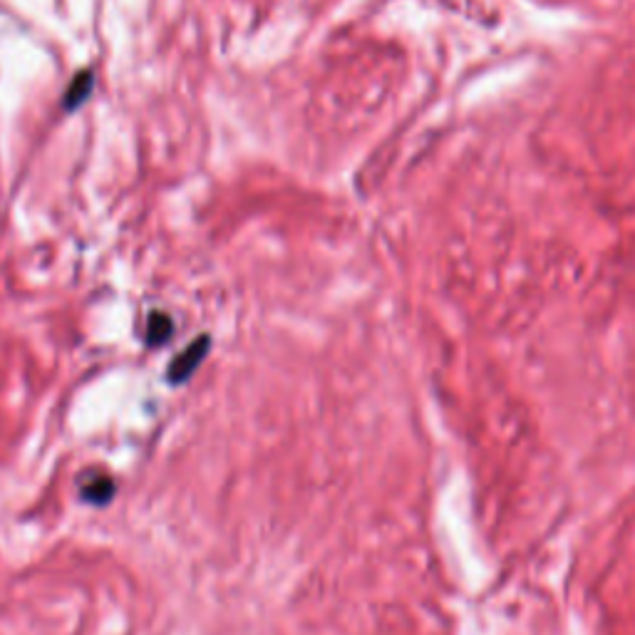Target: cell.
<instances>
[{
  "instance_id": "7a4b0ae2",
  "label": "cell",
  "mask_w": 635,
  "mask_h": 635,
  "mask_svg": "<svg viewBox=\"0 0 635 635\" xmlns=\"http://www.w3.org/2000/svg\"><path fill=\"white\" fill-rule=\"evenodd\" d=\"M174 335V320L162 311H152L147 318V330H144V340L149 348H159L167 343Z\"/></svg>"
},
{
  "instance_id": "6da1fadb",
  "label": "cell",
  "mask_w": 635,
  "mask_h": 635,
  "mask_svg": "<svg viewBox=\"0 0 635 635\" xmlns=\"http://www.w3.org/2000/svg\"><path fill=\"white\" fill-rule=\"evenodd\" d=\"M209 348H211L209 335H199V338L191 340L182 353L172 358V363H169L167 368V380L172 382V385H182V382H187L191 375L199 370V365L204 363V358L209 355Z\"/></svg>"
},
{
  "instance_id": "3957f363",
  "label": "cell",
  "mask_w": 635,
  "mask_h": 635,
  "mask_svg": "<svg viewBox=\"0 0 635 635\" xmlns=\"http://www.w3.org/2000/svg\"><path fill=\"white\" fill-rule=\"evenodd\" d=\"M115 494H117L115 482H112L110 477H105V474L90 479V482L82 487V499H85L87 504H95V507H105V504H110L112 499H115Z\"/></svg>"
},
{
  "instance_id": "277c9868",
  "label": "cell",
  "mask_w": 635,
  "mask_h": 635,
  "mask_svg": "<svg viewBox=\"0 0 635 635\" xmlns=\"http://www.w3.org/2000/svg\"><path fill=\"white\" fill-rule=\"evenodd\" d=\"M92 92V72L90 70H82L77 72L75 80L70 82L65 92V110H77V107L85 105V100L90 97Z\"/></svg>"
}]
</instances>
